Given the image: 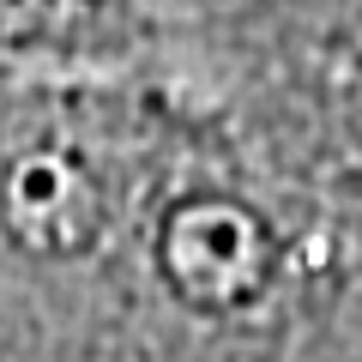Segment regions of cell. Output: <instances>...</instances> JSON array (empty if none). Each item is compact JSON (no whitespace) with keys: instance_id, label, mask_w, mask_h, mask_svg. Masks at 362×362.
Returning <instances> with one entry per match:
<instances>
[{"instance_id":"1","label":"cell","mask_w":362,"mask_h":362,"mask_svg":"<svg viewBox=\"0 0 362 362\" xmlns=\"http://www.w3.org/2000/svg\"><path fill=\"white\" fill-rule=\"evenodd\" d=\"M163 284L199 314H247L278 278V242L242 199H181L157 230Z\"/></svg>"},{"instance_id":"2","label":"cell","mask_w":362,"mask_h":362,"mask_svg":"<svg viewBox=\"0 0 362 362\" xmlns=\"http://www.w3.org/2000/svg\"><path fill=\"white\" fill-rule=\"evenodd\" d=\"M0 218L30 254H85L103 235V187L78 157L30 151L0 175Z\"/></svg>"}]
</instances>
